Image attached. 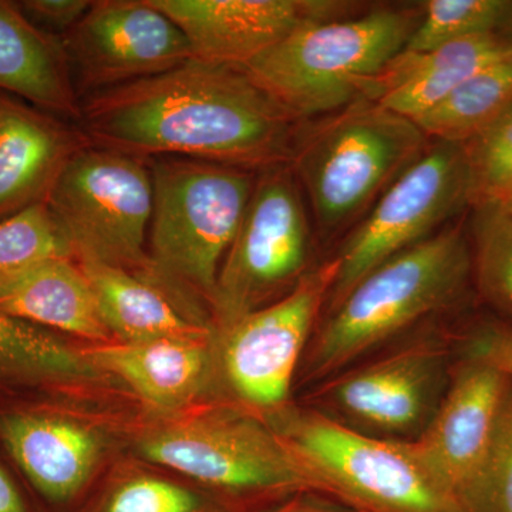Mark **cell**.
Returning <instances> with one entry per match:
<instances>
[{
  "label": "cell",
  "mask_w": 512,
  "mask_h": 512,
  "mask_svg": "<svg viewBox=\"0 0 512 512\" xmlns=\"http://www.w3.org/2000/svg\"><path fill=\"white\" fill-rule=\"evenodd\" d=\"M473 288L485 312L512 326V215L497 202L471 207Z\"/></svg>",
  "instance_id": "25"
},
{
  "label": "cell",
  "mask_w": 512,
  "mask_h": 512,
  "mask_svg": "<svg viewBox=\"0 0 512 512\" xmlns=\"http://www.w3.org/2000/svg\"><path fill=\"white\" fill-rule=\"evenodd\" d=\"M150 168V266L143 279L188 318L212 328L207 311L254 192L255 171L180 157L154 158Z\"/></svg>",
  "instance_id": "3"
},
{
  "label": "cell",
  "mask_w": 512,
  "mask_h": 512,
  "mask_svg": "<svg viewBox=\"0 0 512 512\" xmlns=\"http://www.w3.org/2000/svg\"><path fill=\"white\" fill-rule=\"evenodd\" d=\"M55 258H73L46 201L0 221V282Z\"/></svg>",
  "instance_id": "26"
},
{
  "label": "cell",
  "mask_w": 512,
  "mask_h": 512,
  "mask_svg": "<svg viewBox=\"0 0 512 512\" xmlns=\"http://www.w3.org/2000/svg\"><path fill=\"white\" fill-rule=\"evenodd\" d=\"M173 20L192 59L245 67L312 22L342 18L352 3L333 0H150Z\"/></svg>",
  "instance_id": "15"
},
{
  "label": "cell",
  "mask_w": 512,
  "mask_h": 512,
  "mask_svg": "<svg viewBox=\"0 0 512 512\" xmlns=\"http://www.w3.org/2000/svg\"><path fill=\"white\" fill-rule=\"evenodd\" d=\"M429 140L416 121L372 100L301 126L289 165L319 231L333 237L363 220Z\"/></svg>",
  "instance_id": "6"
},
{
  "label": "cell",
  "mask_w": 512,
  "mask_h": 512,
  "mask_svg": "<svg viewBox=\"0 0 512 512\" xmlns=\"http://www.w3.org/2000/svg\"><path fill=\"white\" fill-rule=\"evenodd\" d=\"M461 319L433 320L420 326L313 384L302 404L373 439L393 443L419 439L450 384Z\"/></svg>",
  "instance_id": "7"
},
{
  "label": "cell",
  "mask_w": 512,
  "mask_h": 512,
  "mask_svg": "<svg viewBox=\"0 0 512 512\" xmlns=\"http://www.w3.org/2000/svg\"><path fill=\"white\" fill-rule=\"evenodd\" d=\"M266 423L313 490L359 512H457L403 443L340 426L302 403Z\"/></svg>",
  "instance_id": "8"
},
{
  "label": "cell",
  "mask_w": 512,
  "mask_h": 512,
  "mask_svg": "<svg viewBox=\"0 0 512 512\" xmlns=\"http://www.w3.org/2000/svg\"><path fill=\"white\" fill-rule=\"evenodd\" d=\"M83 355L97 372L123 380L158 416L192 409L214 384V336L103 343Z\"/></svg>",
  "instance_id": "18"
},
{
  "label": "cell",
  "mask_w": 512,
  "mask_h": 512,
  "mask_svg": "<svg viewBox=\"0 0 512 512\" xmlns=\"http://www.w3.org/2000/svg\"><path fill=\"white\" fill-rule=\"evenodd\" d=\"M419 8L383 6L296 29L244 67L299 123L370 100L380 74L406 47Z\"/></svg>",
  "instance_id": "5"
},
{
  "label": "cell",
  "mask_w": 512,
  "mask_h": 512,
  "mask_svg": "<svg viewBox=\"0 0 512 512\" xmlns=\"http://www.w3.org/2000/svg\"><path fill=\"white\" fill-rule=\"evenodd\" d=\"M473 187L463 144H433L376 201L335 256L338 275L325 312L376 266L426 241L467 208Z\"/></svg>",
  "instance_id": "12"
},
{
  "label": "cell",
  "mask_w": 512,
  "mask_h": 512,
  "mask_svg": "<svg viewBox=\"0 0 512 512\" xmlns=\"http://www.w3.org/2000/svg\"><path fill=\"white\" fill-rule=\"evenodd\" d=\"M403 50L430 52L467 37L497 33L511 2L507 0H429Z\"/></svg>",
  "instance_id": "27"
},
{
  "label": "cell",
  "mask_w": 512,
  "mask_h": 512,
  "mask_svg": "<svg viewBox=\"0 0 512 512\" xmlns=\"http://www.w3.org/2000/svg\"><path fill=\"white\" fill-rule=\"evenodd\" d=\"M6 335V319L0 315V345H2L3 339Z\"/></svg>",
  "instance_id": "36"
},
{
  "label": "cell",
  "mask_w": 512,
  "mask_h": 512,
  "mask_svg": "<svg viewBox=\"0 0 512 512\" xmlns=\"http://www.w3.org/2000/svg\"><path fill=\"white\" fill-rule=\"evenodd\" d=\"M86 144L79 128L0 93V221L46 201L70 158Z\"/></svg>",
  "instance_id": "17"
},
{
  "label": "cell",
  "mask_w": 512,
  "mask_h": 512,
  "mask_svg": "<svg viewBox=\"0 0 512 512\" xmlns=\"http://www.w3.org/2000/svg\"><path fill=\"white\" fill-rule=\"evenodd\" d=\"M77 94L157 76L192 59L181 29L150 0H97L62 39Z\"/></svg>",
  "instance_id": "14"
},
{
  "label": "cell",
  "mask_w": 512,
  "mask_h": 512,
  "mask_svg": "<svg viewBox=\"0 0 512 512\" xmlns=\"http://www.w3.org/2000/svg\"><path fill=\"white\" fill-rule=\"evenodd\" d=\"M134 444L138 456L214 495L231 512H259L315 491L271 426L229 403L158 416Z\"/></svg>",
  "instance_id": "4"
},
{
  "label": "cell",
  "mask_w": 512,
  "mask_h": 512,
  "mask_svg": "<svg viewBox=\"0 0 512 512\" xmlns=\"http://www.w3.org/2000/svg\"><path fill=\"white\" fill-rule=\"evenodd\" d=\"M338 259L312 268L285 298L214 330V384L224 399L255 416L292 403V386L325 312Z\"/></svg>",
  "instance_id": "10"
},
{
  "label": "cell",
  "mask_w": 512,
  "mask_h": 512,
  "mask_svg": "<svg viewBox=\"0 0 512 512\" xmlns=\"http://www.w3.org/2000/svg\"><path fill=\"white\" fill-rule=\"evenodd\" d=\"M497 204L500 205L504 211H507L508 214L512 215V188L504 195L503 198H501L500 201L497 202Z\"/></svg>",
  "instance_id": "35"
},
{
  "label": "cell",
  "mask_w": 512,
  "mask_h": 512,
  "mask_svg": "<svg viewBox=\"0 0 512 512\" xmlns=\"http://www.w3.org/2000/svg\"><path fill=\"white\" fill-rule=\"evenodd\" d=\"M77 120L92 146L255 173L291 163L301 128L244 67L197 59L92 94L80 104Z\"/></svg>",
  "instance_id": "1"
},
{
  "label": "cell",
  "mask_w": 512,
  "mask_h": 512,
  "mask_svg": "<svg viewBox=\"0 0 512 512\" xmlns=\"http://www.w3.org/2000/svg\"><path fill=\"white\" fill-rule=\"evenodd\" d=\"M259 512H359L353 510L335 498L318 493V491L306 490L279 501L271 507Z\"/></svg>",
  "instance_id": "32"
},
{
  "label": "cell",
  "mask_w": 512,
  "mask_h": 512,
  "mask_svg": "<svg viewBox=\"0 0 512 512\" xmlns=\"http://www.w3.org/2000/svg\"><path fill=\"white\" fill-rule=\"evenodd\" d=\"M2 92L15 94L47 113L79 119V94L62 40L37 29L8 0H0Z\"/></svg>",
  "instance_id": "21"
},
{
  "label": "cell",
  "mask_w": 512,
  "mask_h": 512,
  "mask_svg": "<svg viewBox=\"0 0 512 512\" xmlns=\"http://www.w3.org/2000/svg\"><path fill=\"white\" fill-rule=\"evenodd\" d=\"M311 252V224L291 165L261 171L218 274L212 328L285 298L311 271Z\"/></svg>",
  "instance_id": "11"
},
{
  "label": "cell",
  "mask_w": 512,
  "mask_h": 512,
  "mask_svg": "<svg viewBox=\"0 0 512 512\" xmlns=\"http://www.w3.org/2000/svg\"><path fill=\"white\" fill-rule=\"evenodd\" d=\"M510 56L512 45L497 33L467 37L430 52L402 50L380 74L370 100L416 121L481 69Z\"/></svg>",
  "instance_id": "19"
},
{
  "label": "cell",
  "mask_w": 512,
  "mask_h": 512,
  "mask_svg": "<svg viewBox=\"0 0 512 512\" xmlns=\"http://www.w3.org/2000/svg\"><path fill=\"white\" fill-rule=\"evenodd\" d=\"M512 106V56L471 76L416 123L429 138L464 144Z\"/></svg>",
  "instance_id": "24"
},
{
  "label": "cell",
  "mask_w": 512,
  "mask_h": 512,
  "mask_svg": "<svg viewBox=\"0 0 512 512\" xmlns=\"http://www.w3.org/2000/svg\"><path fill=\"white\" fill-rule=\"evenodd\" d=\"M497 35L503 37L505 42L510 43L512 45V2L510 9H508L507 15L503 22H501L500 28L497 30Z\"/></svg>",
  "instance_id": "34"
},
{
  "label": "cell",
  "mask_w": 512,
  "mask_h": 512,
  "mask_svg": "<svg viewBox=\"0 0 512 512\" xmlns=\"http://www.w3.org/2000/svg\"><path fill=\"white\" fill-rule=\"evenodd\" d=\"M0 315L69 333L96 345L114 342L96 293L73 258H55L0 282Z\"/></svg>",
  "instance_id": "20"
},
{
  "label": "cell",
  "mask_w": 512,
  "mask_h": 512,
  "mask_svg": "<svg viewBox=\"0 0 512 512\" xmlns=\"http://www.w3.org/2000/svg\"><path fill=\"white\" fill-rule=\"evenodd\" d=\"M0 443L49 507L76 512L92 494L104 444L82 421L50 407L3 413Z\"/></svg>",
  "instance_id": "16"
},
{
  "label": "cell",
  "mask_w": 512,
  "mask_h": 512,
  "mask_svg": "<svg viewBox=\"0 0 512 512\" xmlns=\"http://www.w3.org/2000/svg\"><path fill=\"white\" fill-rule=\"evenodd\" d=\"M46 202L77 262L146 276L154 202L148 160L86 144L63 168Z\"/></svg>",
  "instance_id": "9"
},
{
  "label": "cell",
  "mask_w": 512,
  "mask_h": 512,
  "mask_svg": "<svg viewBox=\"0 0 512 512\" xmlns=\"http://www.w3.org/2000/svg\"><path fill=\"white\" fill-rule=\"evenodd\" d=\"M464 512H512V386L487 466Z\"/></svg>",
  "instance_id": "29"
},
{
  "label": "cell",
  "mask_w": 512,
  "mask_h": 512,
  "mask_svg": "<svg viewBox=\"0 0 512 512\" xmlns=\"http://www.w3.org/2000/svg\"><path fill=\"white\" fill-rule=\"evenodd\" d=\"M511 386L497 367L457 353L436 416L419 439L403 443L457 512L487 466Z\"/></svg>",
  "instance_id": "13"
},
{
  "label": "cell",
  "mask_w": 512,
  "mask_h": 512,
  "mask_svg": "<svg viewBox=\"0 0 512 512\" xmlns=\"http://www.w3.org/2000/svg\"><path fill=\"white\" fill-rule=\"evenodd\" d=\"M471 249L464 224L376 266L319 320L299 367L313 386L433 320L476 308Z\"/></svg>",
  "instance_id": "2"
},
{
  "label": "cell",
  "mask_w": 512,
  "mask_h": 512,
  "mask_svg": "<svg viewBox=\"0 0 512 512\" xmlns=\"http://www.w3.org/2000/svg\"><path fill=\"white\" fill-rule=\"evenodd\" d=\"M458 355L477 357L512 380V326L485 311H474L458 322Z\"/></svg>",
  "instance_id": "30"
},
{
  "label": "cell",
  "mask_w": 512,
  "mask_h": 512,
  "mask_svg": "<svg viewBox=\"0 0 512 512\" xmlns=\"http://www.w3.org/2000/svg\"><path fill=\"white\" fill-rule=\"evenodd\" d=\"M79 264L93 286L101 318L114 342L207 340L214 336L211 326L188 318L170 296L146 279L99 262Z\"/></svg>",
  "instance_id": "22"
},
{
  "label": "cell",
  "mask_w": 512,
  "mask_h": 512,
  "mask_svg": "<svg viewBox=\"0 0 512 512\" xmlns=\"http://www.w3.org/2000/svg\"><path fill=\"white\" fill-rule=\"evenodd\" d=\"M20 12L37 29L62 40L83 19L93 2L89 0H20Z\"/></svg>",
  "instance_id": "31"
},
{
  "label": "cell",
  "mask_w": 512,
  "mask_h": 512,
  "mask_svg": "<svg viewBox=\"0 0 512 512\" xmlns=\"http://www.w3.org/2000/svg\"><path fill=\"white\" fill-rule=\"evenodd\" d=\"M76 512H231L184 480L143 466H119Z\"/></svg>",
  "instance_id": "23"
},
{
  "label": "cell",
  "mask_w": 512,
  "mask_h": 512,
  "mask_svg": "<svg viewBox=\"0 0 512 512\" xmlns=\"http://www.w3.org/2000/svg\"><path fill=\"white\" fill-rule=\"evenodd\" d=\"M0 512H45L30 503L22 488L0 463Z\"/></svg>",
  "instance_id": "33"
},
{
  "label": "cell",
  "mask_w": 512,
  "mask_h": 512,
  "mask_svg": "<svg viewBox=\"0 0 512 512\" xmlns=\"http://www.w3.org/2000/svg\"><path fill=\"white\" fill-rule=\"evenodd\" d=\"M473 205L498 202L512 188V106L463 144Z\"/></svg>",
  "instance_id": "28"
}]
</instances>
